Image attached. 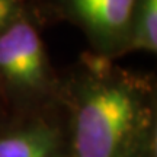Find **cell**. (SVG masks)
I'll use <instances>...</instances> for the list:
<instances>
[{
	"label": "cell",
	"mask_w": 157,
	"mask_h": 157,
	"mask_svg": "<svg viewBox=\"0 0 157 157\" xmlns=\"http://www.w3.org/2000/svg\"><path fill=\"white\" fill-rule=\"evenodd\" d=\"M141 118L140 95L128 82L90 83L74 113V157H124L140 131Z\"/></svg>",
	"instance_id": "1"
},
{
	"label": "cell",
	"mask_w": 157,
	"mask_h": 157,
	"mask_svg": "<svg viewBox=\"0 0 157 157\" xmlns=\"http://www.w3.org/2000/svg\"><path fill=\"white\" fill-rule=\"evenodd\" d=\"M39 12H26L0 32V76L22 90H36L47 80V52L38 29Z\"/></svg>",
	"instance_id": "2"
},
{
	"label": "cell",
	"mask_w": 157,
	"mask_h": 157,
	"mask_svg": "<svg viewBox=\"0 0 157 157\" xmlns=\"http://www.w3.org/2000/svg\"><path fill=\"white\" fill-rule=\"evenodd\" d=\"M63 16L83 29L98 47H127L137 0H50Z\"/></svg>",
	"instance_id": "3"
},
{
	"label": "cell",
	"mask_w": 157,
	"mask_h": 157,
	"mask_svg": "<svg viewBox=\"0 0 157 157\" xmlns=\"http://www.w3.org/2000/svg\"><path fill=\"white\" fill-rule=\"evenodd\" d=\"M0 157H57L48 129L26 128L0 137Z\"/></svg>",
	"instance_id": "4"
},
{
	"label": "cell",
	"mask_w": 157,
	"mask_h": 157,
	"mask_svg": "<svg viewBox=\"0 0 157 157\" xmlns=\"http://www.w3.org/2000/svg\"><path fill=\"white\" fill-rule=\"evenodd\" d=\"M127 47L156 52L157 50V0H137Z\"/></svg>",
	"instance_id": "5"
},
{
	"label": "cell",
	"mask_w": 157,
	"mask_h": 157,
	"mask_svg": "<svg viewBox=\"0 0 157 157\" xmlns=\"http://www.w3.org/2000/svg\"><path fill=\"white\" fill-rule=\"evenodd\" d=\"M38 7L39 0H0V32L23 13L38 12Z\"/></svg>",
	"instance_id": "6"
}]
</instances>
